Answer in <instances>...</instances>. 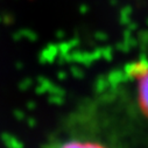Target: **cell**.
Segmentation results:
<instances>
[{"label":"cell","instance_id":"obj_2","mask_svg":"<svg viewBox=\"0 0 148 148\" xmlns=\"http://www.w3.org/2000/svg\"><path fill=\"white\" fill-rule=\"evenodd\" d=\"M58 148H106V147L97 141L73 139V140L63 142Z\"/></svg>","mask_w":148,"mask_h":148},{"label":"cell","instance_id":"obj_1","mask_svg":"<svg viewBox=\"0 0 148 148\" xmlns=\"http://www.w3.org/2000/svg\"><path fill=\"white\" fill-rule=\"evenodd\" d=\"M131 75L136 81V97L141 113L148 119V63L139 62L132 65Z\"/></svg>","mask_w":148,"mask_h":148}]
</instances>
